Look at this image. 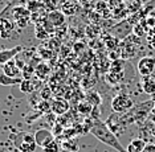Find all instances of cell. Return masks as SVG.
I'll return each mask as SVG.
<instances>
[{
  "label": "cell",
  "instance_id": "22",
  "mask_svg": "<svg viewBox=\"0 0 155 152\" xmlns=\"http://www.w3.org/2000/svg\"><path fill=\"white\" fill-rule=\"evenodd\" d=\"M73 5H76V4H73L72 0L62 4V12H64V15H73V13L76 12L77 8H70V7H73Z\"/></svg>",
  "mask_w": 155,
  "mask_h": 152
},
{
  "label": "cell",
  "instance_id": "17",
  "mask_svg": "<svg viewBox=\"0 0 155 152\" xmlns=\"http://www.w3.org/2000/svg\"><path fill=\"white\" fill-rule=\"evenodd\" d=\"M37 87V83L32 79H23L20 83V90L23 93H33Z\"/></svg>",
  "mask_w": 155,
  "mask_h": 152
},
{
  "label": "cell",
  "instance_id": "19",
  "mask_svg": "<svg viewBox=\"0 0 155 152\" xmlns=\"http://www.w3.org/2000/svg\"><path fill=\"white\" fill-rule=\"evenodd\" d=\"M43 3L40 2V0H29L28 2V4H27V8L31 11V13H36L38 12L41 8H43Z\"/></svg>",
  "mask_w": 155,
  "mask_h": 152
},
{
  "label": "cell",
  "instance_id": "4",
  "mask_svg": "<svg viewBox=\"0 0 155 152\" xmlns=\"http://www.w3.org/2000/svg\"><path fill=\"white\" fill-rule=\"evenodd\" d=\"M12 17L13 20L16 21V24L20 28H25L28 25V23L31 21V17H32V13L31 11L24 5H17L12 9Z\"/></svg>",
  "mask_w": 155,
  "mask_h": 152
},
{
  "label": "cell",
  "instance_id": "25",
  "mask_svg": "<svg viewBox=\"0 0 155 152\" xmlns=\"http://www.w3.org/2000/svg\"><path fill=\"white\" fill-rule=\"evenodd\" d=\"M143 152H155V144H146Z\"/></svg>",
  "mask_w": 155,
  "mask_h": 152
},
{
  "label": "cell",
  "instance_id": "18",
  "mask_svg": "<svg viewBox=\"0 0 155 152\" xmlns=\"http://www.w3.org/2000/svg\"><path fill=\"white\" fill-rule=\"evenodd\" d=\"M86 101L89 102V103L93 105V107H97V106L101 105V95L98 94V91H89V93L86 94Z\"/></svg>",
  "mask_w": 155,
  "mask_h": 152
},
{
  "label": "cell",
  "instance_id": "27",
  "mask_svg": "<svg viewBox=\"0 0 155 152\" xmlns=\"http://www.w3.org/2000/svg\"><path fill=\"white\" fill-rule=\"evenodd\" d=\"M102 2H105V3H109V2H110V0H102Z\"/></svg>",
  "mask_w": 155,
  "mask_h": 152
},
{
  "label": "cell",
  "instance_id": "16",
  "mask_svg": "<svg viewBox=\"0 0 155 152\" xmlns=\"http://www.w3.org/2000/svg\"><path fill=\"white\" fill-rule=\"evenodd\" d=\"M51 73V68L45 62H40L36 66V76L38 79H44L48 77V74Z\"/></svg>",
  "mask_w": 155,
  "mask_h": 152
},
{
  "label": "cell",
  "instance_id": "10",
  "mask_svg": "<svg viewBox=\"0 0 155 152\" xmlns=\"http://www.w3.org/2000/svg\"><path fill=\"white\" fill-rule=\"evenodd\" d=\"M47 19L51 21L53 27H61L65 24V15L62 11H52L47 15Z\"/></svg>",
  "mask_w": 155,
  "mask_h": 152
},
{
  "label": "cell",
  "instance_id": "13",
  "mask_svg": "<svg viewBox=\"0 0 155 152\" xmlns=\"http://www.w3.org/2000/svg\"><path fill=\"white\" fill-rule=\"evenodd\" d=\"M142 89L143 93L149 94V95H154L155 94V78L153 77H144V81L142 83Z\"/></svg>",
  "mask_w": 155,
  "mask_h": 152
},
{
  "label": "cell",
  "instance_id": "24",
  "mask_svg": "<svg viewBox=\"0 0 155 152\" xmlns=\"http://www.w3.org/2000/svg\"><path fill=\"white\" fill-rule=\"evenodd\" d=\"M146 23H147V25H149V27L154 28V27H155V17H154V16L146 17Z\"/></svg>",
  "mask_w": 155,
  "mask_h": 152
},
{
  "label": "cell",
  "instance_id": "15",
  "mask_svg": "<svg viewBox=\"0 0 155 152\" xmlns=\"http://www.w3.org/2000/svg\"><path fill=\"white\" fill-rule=\"evenodd\" d=\"M77 111H78L81 115L87 116V115H90L91 111H93V105L89 103L86 99L81 101V102H78V105H77Z\"/></svg>",
  "mask_w": 155,
  "mask_h": 152
},
{
  "label": "cell",
  "instance_id": "14",
  "mask_svg": "<svg viewBox=\"0 0 155 152\" xmlns=\"http://www.w3.org/2000/svg\"><path fill=\"white\" fill-rule=\"evenodd\" d=\"M23 78H12V77L5 76L4 73H0V85L3 86H13V85H20Z\"/></svg>",
  "mask_w": 155,
  "mask_h": 152
},
{
  "label": "cell",
  "instance_id": "7",
  "mask_svg": "<svg viewBox=\"0 0 155 152\" xmlns=\"http://www.w3.org/2000/svg\"><path fill=\"white\" fill-rule=\"evenodd\" d=\"M54 140V136H53V132L49 131V130H38V131L35 134V142L38 147L44 148L47 144H49L51 142H53Z\"/></svg>",
  "mask_w": 155,
  "mask_h": 152
},
{
  "label": "cell",
  "instance_id": "21",
  "mask_svg": "<svg viewBox=\"0 0 155 152\" xmlns=\"http://www.w3.org/2000/svg\"><path fill=\"white\" fill-rule=\"evenodd\" d=\"M36 37L38 38V40H45V38L49 37V33L43 25H38L37 24V27H36Z\"/></svg>",
  "mask_w": 155,
  "mask_h": 152
},
{
  "label": "cell",
  "instance_id": "5",
  "mask_svg": "<svg viewBox=\"0 0 155 152\" xmlns=\"http://www.w3.org/2000/svg\"><path fill=\"white\" fill-rule=\"evenodd\" d=\"M137 70L142 77H150L155 70V57L147 56V57L140 58L137 65Z\"/></svg>",
  "mask_w": 155,
  "mask_h": 152
},
{
  "label": "cell",
  "instance_id": "12",
  "mask_svg": "<svg viewBox=\"0 0 155 152\" xmlns=\"http://www.w3.org/2000/svg\"><path fill=\"white\" fill-rule=\"evenodd\" d=\"M146 144L147 143L144 142L143 139H140V137H135V139H133L131 142L127 144L126 151H127V152H143Z\"/></svg>",
  "mask_w": 155,
  "mask_h": 152
},
{
  "label": "cell",
  "instance_id": "26",
  "mask_svg": "<svg viewBox=\"0 0 155 152\" xmlns=\"http://www.w3.org/2000/svg\"><path fill=\"white\" fill-rule=\"evenodd\" d=\"M61 152H72V151H66V150H61Z\"/></svg>",
  "mask_w": 155,
  "mask_h": 152
},
{
  "label": "cell",
  "instance_id": "2",
  "mask_svg": "<svg viewBox=\"0 0 155 152\" xmlns=\"http://www.w3.org/2000/svg\"><path fill=\"white\" fill-rule=\"evenodd\" d=\"M134 106L135 105H134L133 99L125 93H119L118 95H115L111 101V107L115 114H125V112H129Z\"/></svg>",
  "mask_w": 155,
  "mask_h": 152
},
{
  "label": "cell",
  "instance_id": "1",
  "mask_svg": "<svg viewBox=\"0 0 155 152\" xmlns=\"http://www.w3.org/2000/svg\"><path fill=\"white\" fill-rule=\"evenodd\" d=\"M90 134L93 135L96 139H98L101 143L106 144V146L114 148L115 151L118 152H127L126 148L122 146L121 142L118 140L117 135L109 128V126L106 125L105 122H101V121H94L91 123V127H90Z\"/></svg>",
  "mask_w": 155,
  "mask_h": 152
},
{
  "label": "cell",
  "instance_id": "3",
  "mask_svg": "<svg viewBox=\"0 0 155 152\" xmlns=\"http://www.w3.org/2000/svg\"><path fill=\"white\" fill-rule=\"evenodd\" d=\"M133 28H134V25H131L127 20H122V21H119L118 24H115L114 27H111L110 29H109V33L122 42L133 33Z\"/></svg>",
  "mask_w": 155,
  "mask_h": 152
},
{
  "label": "cell",
  "instance_id": "9",
  "mask_svg": "<svg viewBox=\"0 0 155 152\" xmlns=\"http://www.w3.org/2000/svg\"><path fill=\"white\" fill-rule=\"evenodd\" d=\"M2 73H4L5 76H8V77H12V78H21V70L16 65L15 60H11L9 62L4 63Z\"/></svg>",
  "mask_w": 155,
  "mask_h": 152
},
{
  "label": "cell",
  "instance_id": "20",
  "mask_svg": "<svg viewBox=\"0 0 155 152\" xmlns=\"http://www.w3.org/2000/svg\"><path fill=\"white\" fill-rule=\"evenodd\" d=\"M43 152H61V148H60V144L53 140L43 148Z\"/></svg>",
  "mask_w": 155,
  "mask_h": 152
},
{
  "label": "cell",
  "instance_id": "6",
  "mask_svg": "<svg viewBox=\"0 0 155 152\" xmlns=\"http://www.w3.org/2000/svg\"><path fill=\"white\" fill-rule=\"evenodd\" d=\"M23 49H24L23 45H16V47H13L11 49H2L0 50V65H4V63L9 62L11 60H15Z\"/></svg>",
  "mask_w": 155,
  "mask_h": 152
},
{
  "label": "cell",
  "instance_id": "8",
  "mask_svg": "<svg viewBox=\"0 0 155 152\" xmlns=\"http://www.w3.org/2000/svg\"><path fill=\"white\" fill-rule=\"evenodd\" d=\"M69 108H70L69 102L64 99V98H56V99L51 101V110L56 115H64L68 112Z\"/></svg>",
  "mask_w": 155,
  "mask_h": 152
},
{
  "label": "cell",
  "instance_id": "11",
  "mask_svg": "<svg viewBox=\"0 0 155 152\" xmlns=\"http://www.w3.org/2000/svg\"><path fill=\"white\" fill-rule=\"evenodd\" d=\"M13 31V24L7 17H0V38H8Z\"/></svg>",
  "mask_w": 155,
  "mask_h": 152
},
{
  "label": "cell",
  "instance_id": "23",
  "mask_svg": "<svg viewBox=\"0 0 155 152\" xmlns=\"http://www.w3.org/2000/svg\"><path fill=\"white\" fill-rule=\"evenodd\" d=\"M41 97H43L45 101H48L49 98H51V93H49V89H48V87H45L44 91H41Z\"/></svg>",
  "mask_w": 155,
  "mask_h": 152
}]
</instances>
